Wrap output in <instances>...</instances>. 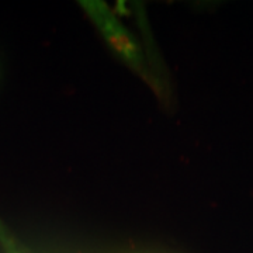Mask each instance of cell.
Returning a JSON list of instances; mask_svg holds the SVG:
<instances>
[]
</instances>
